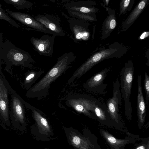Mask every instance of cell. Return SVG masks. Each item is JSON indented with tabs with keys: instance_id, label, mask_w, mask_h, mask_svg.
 <instances>
[{
	"instance_id": "cell-1",
	"label": "cell",
	"mask_w": 149,
	"mask_h": 149,
	"mask_svg": "<svg viewBox=\"0 0 149 149\" xmlns=\"http://www.w3.org/2000/svg\"><path fill=\"white\" fill-rule=\"evenodd\" d=\"M76 59L74 54L65 53L59 57L56 64L45 75L30 88L26 94L30 97L41 99L48 94L51 84L67 70L72 67V64Z\"/></svg>"
},
{
	"instance_id": "cell-2",
	"label": "cell",
	"mask_w": 149,
	"mask_h": 149,
	"mask_svg": "<svg viewBox=\"0 0 149 149\" xmlns=\"http://www.w3.org/2000/svg\"><path fill=\"white\" fill-rule=\"evenodd\" d=\"M127 52L125 46L118 42H115L106 48L105 47L92 54L73 73L67 84L77 80L94 65L104 60L123 56Z\"/></svg>"
},
{
	"instance_id": "cell-3",
	"label": "cell",
	"mask_w": 149,
	"mask_h": 149,
	"mask_svg": "<svg viewBox=\"0 0 149 149\" xmlns=\"http://www.w3.org/2000/svg\"><path fill=\"white\" fill-rule=\"evenodd\" d=\"M2 61L6 65V68L13 65H21L28 67L33 61L28 52L17 47L8 39H6L2 45Z\"/></svg>"
},
{
	"instance_id": "cell-4",
	"label": "cell",
	"mask_w": 149,
	"mask_h": 149,
	"mask_svg": "<svg viewBox=\"0 0 149 149\" xmlns=\"http://www.w3.org/2000/svg\"><path fill=\"white\" fill-rule=\"evenodd\" d=\"M134 68L132 60L125 63L120 73V92L124 102L125 111L127 117L132 116V109L130 101L134 77Z\"/></svg>"
},
{
	"instance_id": "cell-5",
	"label": "cell",
	"mask_w": 149,
	"mask_h": 149,
	"mask_svg": "<svg viewBox=\"0 0 149 149\" xmlns=\"http://www.w3.org/2000/svg\"><path fill=\"white\" fill-rule=\"evenodd\" d=\"M7 85L11 96V110L9 116L13 123L20 125L25 122L24 109L23 100L11 87L6 81Z\"/></svg>"
},
{
	"instance_id": "cell-6",
	"label": "cell",
	"mask_w": 149,
	"mask_h": 149,
	"mask_svg": "<svg viewBox=\"0 0 149 149\" xmlns=\"http://www.w3.org/2000/svg\"><path fill=\"white\" fill-rule=\"evenodd\" d=\"M6 12L10 16L23 24L32 29V30L57 36L56 34L50 31L45 26L36 20L33 17L24 13L5 10Z\"/></svg>"
},
{
	"instance_id": "cell-7",
	"label": "cell",
	"mask_w": 149,
	"mask_h": 149,
	"mask_svg": "<svg viewBox=\"0 0 149 149\" xmlns=\"http://www.w3.org/2000/svg\"><path fill=\"white\" fill-rule=\"evenodd\" d=\"M56 36L44 35L40 38L32 37L30 41L39 54L46 56H52Z\"/></svg>"
},
{
	"instance_id": "cell-8",
	"label": "cell",
	"mask_w": 149,
	"mask_h": 149,
	"mask_svg": "<svg viewBox=\"0 0 149 149\" xmlns=\"http://www.w3.org/2000/svg\"><path fill=\"white\" fill-rule=\"evenodd\" d=\"M8 92L6 80L3 74L0 79V120L6 124L10 125Z\"/></svg>"
},
{
	"instance_id": "cell-9",
	"label": "cell",
	"mask_w": 149,
	"mask_h": 149,
	"mask_svg": "<svg viewBox=\"0 0 149 149\" xmlns=\"http://www.w3.org/2000/svg\"><path fill=\"white\" fill-rule=\"evenodd\" d=\"M70 29L76 40H86L89 38L90 32L86 21L75 18L68 20Z\"/></svg>"
},
{
	"instance_id": "cell-10",
	"label": "cell",
	"mask_w": 149,
	"mask_h": 149,
	"mask_svg": "<svg viewBox=\"0 0 149 149\" xmlns=\"http://www.w3.org/2000/svg\"><path fill=\"white\" fill-rule=\"evenodd\" d=\"M122 97L120 90V85L117 79L113 83L112 97L107 101L108 111L112 118L118 122L119 105H121Z\"/></svg>"
},
{
	"instance_id": "cell-11",
	"label": "cell",
	"mask_w": 149,
	"mask_h": 149,
	"mask_svg": "<svg viewBox=\"0 0 149 149\" xmlns=\"http://www.w3.org/2000/svg\"><path fill=\"white\" fill-rule=\"evenodd\" d=\"M33 18L53 31L57 36H65V33L60 26L59 20L55 16L48 14L37 15Z\"/></svg>"
},
{
	"instance_id": "cell-12",
	"label": "cell",
	"mask_w": 149,
	"mask_h": 149,
	"mask_svg": "<svg viewBox=\"0 0 149 149\" xmlns=\"http://www.w3.org/2000/svg\"><path fill=\"white\" fill-rule=\"evenodd\" d=\"M149 3V0L140 1L130 14L121 24L118 31L120 32H123L127 30L137 19Z\"/></svg>"
},
{
	"instance_id": "cell-13",
	"label": "cell",
	"mask_w": 149,
	"mask_h": 149,
	"mask_svg": "<svg viewBox=\"0 0 149 149\" xmlns=\"http://www.w3.org/2000/svg\"><path fill=\"white\" fill-rule=\"evenodd\" d=\"M95 2L91 1H78L70 2L65 6L67 10H71L80 13L95 14L98 9L94 7Z\"/></svg>"
},
{
	"instance_id": "cell-14",
	"label": "cell",
	"mask_w": 149,
	"mask_h": 149,
	"mask_svg": "<svg viewBox=\"0 0 149 149\" xmlns=\"http://www.w3.org/2000/svg\"><path fill=\"white\" fill-rule=\"evenodd\" d=\"M108 16L103 23L101 39L103 40L109 37L116 26V18L113 9L106 8Z\"/></svg>"
},
{
	"instance_id": "cell-15",
	"label": "cell",
	"mask_w": 149,
	"mask_h": 149,
	"mask_svg": "<svg viewBox=\"0 0 149 149\" xmlns=\"http://www.w3.org/2000/svg\"><path fill=\"white\" fill-rule=\"evenodd\" d=\"M141 80V75H138L137 78L138 85L137 115L139 122L141 123H143L145 120L146 115V108L145 100L143 93Z\"/></svg>"
},
{
	"instance_id": "cell-16",
	"label": "cell",
	"mask_w": 149,
	"mask_h": 149,
	"mask_svg": "<svg viewBox=\"0 0 149 149\" xmlns=\"http://www.w3.org/2000/svg\"><path fill=\"white\" fill-rule=\"evenodd\" d=\"M70 103L76 110L86 115L90 116L89 111L94 112L96 104L89 100L82 98L74 99L72 100Z\"/></svg>"
},
{
	"instance_id": "cell-17",
	"label": "cell",
	"mask_w": 149,
	"mask_h": 149,
	"mask_svg": "<svg viewBox=\"0 0 149 149\" xmlns=\"http://www.w3.org/2000/svg\"><path fill=\"white\" fill-rule=\"evenodd\" d=\"M109 70L106 68L92 76L84 85L87 90L93 91L102 84L103 81L106 77Z\"/></svg>"
},
{
	"instance_id": "cell-18",
	"label": "cell",
	"mask_w": 149,
	"mask_h": 149,
	"mask_svg": "<svg viewBox=\"0 0 149 149\" xmlns=\"http://www.w3.org/2000/svg\"><path fill=\"white\" fill-rule=\"evenodd\" d=\"M33 111L34 118L39 127L43 131L50 132V126L46 119L36 110H33Z\"/></svg>"
},
{
	"instance_id": "cell-19",
	"label": "cell",
	"mask_w": 149,
	"mask_h": 149,
	"mask_svg": "<svg viewBox=\"0 0 149 149\" xmlns=\"http://www.w3.org/2000/svg\"><path fill=\"white\" fill-rule=\"evenodd\" d=\"M7 4H10L18 10L30 9L33 3L24 0H3Z\"/></svg>"
},
{
	"instance_id": "cell-20",
	"label": "cell",
	"mask_w": 149,
	"mask_h": 149,
	"mask_svg": "<svg viewBox=\"0 0 149 149\" xmlns=\"http://www.w3.org/2000/svg\"><path fill=\"white\" fill-rule=\"evenodd\" d=\"M69 15L74 18L82 19L86 21H97L95 14H84L79 13L76 11L67 10Z\"/></svg>"
},
{
	"instance_id": "cell-21",
	"label": "cell",
	"mask_w": 149,
	"mask_h": 149,
	"mask_svg": "<svg viewBox=\"0 0 149 149\" xmlns=\"http://www.w3.org/2000/svg\"><path fill=\"white\" fill-rule=\"evenodd\" d=\"M135 0H122L120 3L119 16L124 14L131 9Z\"/></svg>"
},
{
	"instance_id": "cell-22",
	"label": "cell",
	"mask_w": 149,
	"mask_h": 149,
	"mask_svg": "<svg viewBox=\"0 0 149 149\" xmlns=\"http://www.w3.org/2000/svg\"><path fill=\"white\" fill-rule=\"evenodd\" d=\"M0 19L4 20L16 28H19L20 26L8 15L6 11L0 6Z\"/></svg>"
},
{
	"instance_id": "cell-23",
	"label": "cell",
	"mask_w": 149,
	"mask_h": 149,
	"mask_svg": "<svg viewBox=\"0 0 149 149\" xmlns=\"http://www.w3.org/2000/svg\"><path fill=\"white\" fill-rule=\"evenodd\" d=\"M144 88L146 94V103L148 105L149 101V77L146 72L144 73Z\"/></svg>"
},
{
	"instance_id": "cell-24",
	"label": "cell",
	"mask_w": 149,
	"mask_h": 149,
	"mask_svg": "<svg viewBox=\"0 0 149 149\" xmlns=\"http://www.w3.org/2000/svg\"><path fill=\"white\" fill-rule=\"evenodd\" d=\"M104 137L107 140L112 144H118L123 143L124 142L123 140H118L116 139L110 135L104 132H103Z\"/></svg>"
},
{
	"instance_id": "cell-25",
	"label": "cell",
	"mask_w": 149,
	"mask_h": 149,
	"mask_svg": "<svg viewBox=\"0 0 149 149\" xmlns=\"http://www.w3.org/2000/svg\"><path fill=\"white\" fill-rule=\"evenodd\" d=\"M3 33L0 32V79L1 78L3 74L1 71V64L2 63V45L3 43Z\"/></svg>"
},
{
	"instance_id": "cell-26",
	"label": "cell",
	"mask_w": 149,
	"mask_h": 149,
	"mask_svg": "<svg viewBox=\"0 0 149 149\" xmlns=\"http://www.w3.org/2000/svg\"><path fill=\"white\" fill-rule=\"evenodd\" d=\"M36 73L34 72H31L26 77L24 80V85L26 86L36 78Z\"/></svg>"
},
{
	"instance_id": "cell-27",
	"label": "cell",
	"mask_w": 149,
	"mask_h": 149,
	"mask_svg": "<svg viewBox=\"0 0 149 149\" xmlns=\"http://www.w3.org/2000/svg\"><path fill=\"white\" fill-rule=\"evenodd\" d=\"M94 112L98 117L101 120H104L105 115L104 111L96 104L94 107Z\"/></svg>"
},
{
	"instance_id": "cell-28",
	"label": "cell",
	"mask_w": 149,
	"mask_h": 149,
	"mask_svg": "<svg viewBox=\"0 0 149 149\" xmlns=\"http://www.w3.org/2000/svg\"><path fill=\"white\" fill-rule=\"evenodd\" d=\"M72 141L74 145L77 147H78L80 145L82 140L78 136L75 135L72 137Z\"/></svg>"
},
{
	"instance_id": "cell-29",
	"label": "cell",
	"mask_w": 149,
	"mask_h": 149,
	"mask_svg": "<svg viewBox=\"0 0 149 149\" xmlns=\"http://www.w3.org/2000/svg\"><path fill=\"white\" fill-rule=\"evenodd\" d=\"M147 34H149V32H145L143 33L141 36L140 38L141 39H143L147 37V36H146Z\"/></svg>"
},
{
	"instance_id": "cell-30",
	"label": "cell",
	"mask_w": 149,
	"mask_h": 149,
	"mask_svg": "<svg viewBox=\"0 0 149 149\" xmlns=\"http://www.w3.org/2000/svg\"><path fill=\"white\" fill-rule=\"evenodd\" d=\"M136 149H145V148L143 146H141L138 147Z\"/></svg>"
},
{
	"instance_id": "cell-31",
	"label": "cell",
	"mask_w": 149,
	"mask_h": 149,
	"mask_svg": "<svg viewBox=\"0 0 149 149\" xmlns=\"http://www.w3.org/2000/svg\"><path fill=\"white\" fill-rule=\"evenodd\" d=\"M104 1L105 2L104 3H105L106 4V5L107 6H108L109 2V1L107 0Z\"/></svg>"
}]
</instances>
